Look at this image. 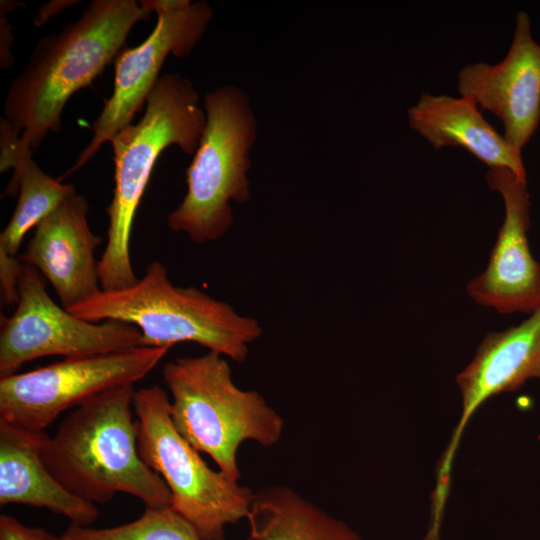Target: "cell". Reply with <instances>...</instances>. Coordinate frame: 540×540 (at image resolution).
Listing matches in <instances>:
<instances>
[{"instance_id": "cell-1", "label": "cell", "mask_w": 540, "mask_h": 540, "mask_svg": "<svg viewBox=\"0 0 540 540\" xmlns=\"http://www.w3.org/2000/svg\"><path fill=\"white\" fill-rule=\"evenodd\" d=\"M151 15L140 1L93 0L77 20L38 41L3 105V117L27 148L60 131L70 97L115 60L134 25Z\"/></svg>"}, {"instance_id": "cell-2", "label": "cell", "mask_w": 540, "mask_h": 540, "mask_svg": "<svg viewBox=\"0 0 540 540\" xmlns=\"http://www.w3.org/2000/svg\"><path fill=\"white\" fill-rule=\"evenodd\" d=\"M134 394L133 385H124L78 405L47 436L41 458L67 490L91 503H107L123 492L146 508L168 507L166 483L138 452Z\"/></svg>"}, {"instance_id": "cell-3", "label": "cell", "mask_w": 540, "mask_h": 540, "mask_svg": "<svg viewBox=\"0 0 540 540\" xmlns=\"http://www.w3.org/2000/svg\"><path fill=\"white\" fill-rule=\"evenodd\" d=\"M205 124L206 114L192 82L178 73H167L148 95L138 123L126 126L111 140L115 186L106 210L107 244L98 261L101 290H119L138 281L130 240L152 170L162 151L171 145L194 155Z\"/></svg>"}, {"instance_id": "cell-4", "label": "cell", "mask_w": 540, "mask_h": 540, "mask_svg": "<svg viewBox=\"0 0 540 540\" xmlns=\"http://www.w3.org/2000/svg\"><path fill=\"white\" fill-rule=\"evenodd\" d=\"M90 322L117 320L139 329L144 347L190 342L235 362L246 360L249 345L262 335L259 322L200 289L175 286L160 261L129 287L104 291L67 309Z\"/></svg>"}, {"instance_id": "cell-5", "label": "cell", "mask_w": 540, "mask_h": 540, "mask_svg": "<svg viewBox=\"0 0 540 540\" xmlns=\"http://www.w3.org/2000/svg\"><path fill=\"white\" fill-rule=\"evenodd\" d=\"M162 376L172 396L174 427L230 478L241 476L237 453L244 441L270 447L280 440L283 418L259 392L235 385L223 355L208 351L177 358L164 365Z\"/></svg>"}, {"instance_id": "cell-6", "label": "cell", "mask_w": 540, "mask_h": 540, "mask_svg": "<svg viewBox=\"0 0 540 540\" xmlns=\"http://www.w3.org/2000/svg\"><path fill=\"white\" fill-rule=\"evenodd\" d=\"M206 124L186 170L187 192L169 213L173 232L196 244L216 241L233 224L231 201L250 197V151L257 137V121L246 92L224 85L204 97Z\"/></svg>"}, {"instance_id": "cell-7", "label": "cell", "mask_w": 540, "mask_h": 540, "mask_svg": "<svg viewBox=\"0 0 540 540\" xmlns=\"http://www.w3.org/2000/svg\"><path fill=\"white\" fill-rule=\"evenodd\" d=\"M169 406L168 395L159 385L135 390L139 455L164 480L170 507L200 539L224 540L226 525L247 517L254 493L204 462L174 427Z\"/></svg>"}, {"instance_id": "cell-8", "label": "cell", "mask_w": 540, "mask_h": 540, "mask_svg": "<svg viewBox=\"0 0 540 540\" xmlns=\"http://www.w3.org/2000/svg\"><path fill=\"white\" fill-rule=\"evenodd\" d=\"M171 347H136L61 361L0 377V419L45 431L64 411L146 377Z\"/></svg>"}, {"instance_id": "cell-9", "label": "cell", "mask_w": 540, "mask_h": 540, "mask_svg": "<svg viewBox=\"0 0 540 540\" xmlns=\"http://www.w3.org/2000/svg\"><path fill=\"white\" fill-rule=\"evenodd\" d=\"M157 22L148 37L138 46L123 48L114 60L112 95L92 124L90 142L79 153L75 163L58 179L62 181L84 167L106 142L131 124L144 107L156 83L166 57L173 54L186 58L197 46L213 17L206 1L141 0Z\"/></svg>"}, {"instance_id": "cell-10", "label": "cell", "mask_w": 540, "mask_h": 540, "mask_svg": "<svg viewBox=\"0 0 540 540\" xmlns=\"http://www.w3.org/2000/svg\"><path fill=\"white\" fill-rule=\"evenodd\" d=\"M136 347H144L137 327L117 320L90 322L73 315L50 298L42 275L22 263L15 311L1 316L0 377L41 357L78 358Z\"/></svg>"}, {"instance_id": "cell-11", "label": "cell", "mask_w": 540, "mask_h": 540, "mask_svg": "<svg viewBox=\"0 0 540 540\" xmlns=\"http://www.w3.org/2000/svg\"><path fill=\"white\" fill-rule=\"evenodd\" d=\"M486 181L504 202L505 216L486 269L467 285L479 305L502 314H531L540 308V262L528 243L530 194L527 179L504 168L489 169Z\"/></svg>"}, {"instance_id": "cell-12", "label": "cell", "mask_w": 540, "mask_h": 540, "mask_svg": "<svg viewBox=\"0 0 540 540\" xmlns=\"http://www.w3.org/2000/svg\"><path fill=\"white\" fill-rule=\"evenodd\" d=\"M540 381V308L516 326L488 333L472 361L456 376L462 412L439 461L431 500L444 505L450 491V473L465 428L488 399L512 392L527 381Z\"/></svg>"}, {"instance_id": "cell-13", "label": "cell", "mask_w": 540, "mask_h": 540, "mask_svg": "<svg viewBox=\"0 0 540 540\" xmlns=\"http://www.w3.org/2000/svg\"><path fill=\"white\" fill-rule=\"evenodd\" d=\"M460 96L493 113L503 136L522 151L540 123V44L533 38L530 16L518 11L506 56L492 65L468 64L458 74Z\"/></svg>"}, {"instance_id": "cell-14", "label": "cell", "mask_w": 540, "mask_h": 540, "mask_svg": "<svg viewBox=\"0 0 540 540\" xmlns=\"http://www.w3.org/2000/svg\"><path fill=\"white\" fill-rule=\"evenodd\" d=\"M88 208L83 195L75 193L68 197L34 228L18 258L52 285L65 309L101 290L94 254L103 238L90 229Z\"/></svg>"}, {"instance_id": "cell-15", "label": "cell", "mask_w": 540, "mask_h": 540, "mask_svg": "<svg viewBox=\"0 0 540 540\" xmlns=\"http://www.w3.org/2000/svg\"><path fill=\"white\" fill-rule=\"evenodd\" d=\"M48 434L0 419V505H28L89 526L99 516L91 503L67 490L46 468L41 449Z\"/></svg>"}, {"instance_id": "cell-16", "label": "cell", "mask_w": 540, "mask_h": 540, "mask_svg": "<svg viewBox=\"0 0 540 540\" xmlns=\"http://www.w3.org/2000/svg\"><path fill=\"white\" fill-rule=\"evenodd\" d=\"M408 124L436 150L461 147L487 165L527 179L521 151L514 148L469 97L422 93L407 110Z\"/></svg>"}, {"instance_id": "cell-17", "label": "cell", "mask_w": 540, "mask_h": 540, "mask_svg": "<svg viewBox=\"0 0 540 540\" xmlns=\"http://www.w3.org/2000/svg\"><path fill=\"white\" fill-rule=\"evenodd\" d=\"M246 540H362L360 535L286 486L254 493Z\"/></svg>"}, {"instance_id": "cell-18", "label": "cell", "mask_w": 540, "mask_h": 540, "mask_svg": "<svg viewBox=\"0 0 540 540\" xmlns=\"http://www.w3.org/2000/svg\"><path fill=\"white\" fill-rule=\"evenodd\" d=\"M75 193L73 184L52 178L31 160L18 182L16 207L0 234V251L16 257L27 232Z\"/></svg>"}, {"instance_id": "cell-19", "label": "cell", "mask_w": 540, "mask_h": 540, "mask_svg": "<svg viewBox=\"0 0 540 540\" xmlns=\"http://www.w3.org/2000/svg\"><path fill=\"white\" fill-rule=\"evenodd\" d=\"M62 540H201L193 526L170 506L146 508L136 520L115 527L70 525Z\"/></svg>"}, {"instance_id": "cell-20", "label": "cell", "mask_w": 540, "mask_h": 540, "mask_svg": "<svg viewBox=\"0 0 540 540\" xmlns=\"http://www.w3.org/2000/svg\"><path fill=\"white\" fill-rule=\"evenodd\" d=\"M32 151L24 145L21 133L17 132L2 116L0 118V172L13 170L4 196L15 197L18 194L19 179L24 169L33 160Z\"/></svg>"}, {"instance_id": "cell-21", "label": "cell", "mask_w": 540, "mask_h": 540, "mask_svg": "<svg viewBox=\"0 0 540 540\" xmlns=\"http://www.w3.org/2000/svg\"><path fill=\"white\" fill-rule=\"evenodd\" d=\"M22 263L16 257L0 251V285L2 301L16 306L18 301V280Z\"/></svg>"}, {"instance_id": "cell-22", "label": "cell", "mask_w": 540, "mask_h": 540, "mask_svg": "<svg viewBox=\"0 0 540 540\" xmlns=\"http://www.w3.org/2000/svg\"><path fill=\"white\" fill-rule=\"evenodd\" d=\"M0 540H62L39 527L26 526L14 516L1 514Z\"/></svg>"}, {"instance_id": "cell-23", "label": "cell", "mask_w": 540, "mask_h": 540, "mask_svg": "<svg viewBox=\"0 0 540 540\" xmlns=\"http://www.w3.org/2000/svg\"><path fill=\"white\" fill-rule=\"evenodd\" d=\"M22 4L17 1L1 0L0 2V67L8 69L15 60L11 48L13 46L12 25L8 21L7 14Z\"/></svg>"}, {"instance_id": "cell-24", "label": "cell", "mask_w": 540, "mask_h": 540, "mask_svg": "<svg viewBox=\"0 0 540 540\" xmlns=\"http://www.w3.org/2000/svg\"><path fill=\"white\" fill-rule=\"evenodd\" d=\"M80 1L75 0H52L44 3L36 13L33 22L36 27H40L52 17L63 12L67 8L74 6Z\"/></svg>"}]
</instances>
